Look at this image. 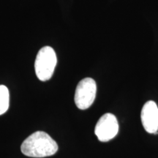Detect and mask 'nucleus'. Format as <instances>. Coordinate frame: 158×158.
I'll use <instances>...</instances> for the list:
<instances>
[{"mask_svg":"<svg viewBox=\"0 0 158 158\" xmlns=\"http://www.w3.org/2000/svg\"><path fill=\"white\" fill-rule=\"evenodd\" d=\"M58 144L43 131H37L24 140L21 144V152L30 157H45L54 155L58 151Z\"/></svg>","mask_w":158,"mask_h":158,"instance_id":"nucleus-1","label":"nucleus"},{"mask_svg":"<svg viewBox=\"0 0 158 158\" xmlns=\"http://www.w3.org/2000/svg\"><path fill=\"white\" fill-rule=\"evenodd\" d=\"M57 63L56 54L50 46H45L39 51L35 62L36 76L42 81H48L54 73Z\"/></svg>","mask_w":158,"mask_h":158,"instance_id":"nucleus-2","label":"nucleus"},{"mask_svg":"<svg viewBox=\"0 0 158 158\" xmlns=\"http://www.w3.org/2000/svg\"><path fill=\"white\" fill-rule=\"evenodd\" d=\"M97 85L94 79L86 78L78 83L75 92V103L79 109H87L94 101Z\"/></svg>","mask_w":158,"mask_h":158,"instance_id":"nucleus-3","label":"nucleus"},{"mask_svg":"<svg viewBox=\"0 0 158 158\" xmlns=\"http://www.w3.org/2000/svg\"><path fill=\"white\" fill-rule=\"evenodd\" d=\"M118 132L117 118L114 114H106L102 115L95 126L94 133L98 140L102 142H107L113 139Z\"/></svg>","mask_w":158,"mask_h":158,"instance_id":"nucleus-4","label":"nucleus"},{"mask_svg":"<svg viewBox=\"0 0 158 158\" xmlns=\"http://www.w3.org/2000/svg\"><path fill=\"white\" fill-rule=\"evenodd\" d=\"M143 128L149 133L156 134L158 131V107L155 102L150 100L144 104L141 114Z\"/></svg>","mask_w":158,"mask_h":158,"instance_id":"nucleus-5","label":"nucleus"},{"mask_svg":"<svg viewBox=\"0 0 158 158\" xmlns=\"http://www.w3.org/2000/svg\"><path fill=\"white\" fill-rule=\"evenodd\" d=\"M10 105V93L8 89L0 85V115L7 112Z\"/></svg>","mask_w":158,"mask_h":158,"instance_id":"nucleus-6","label":"nucleus"}]
</instances>
